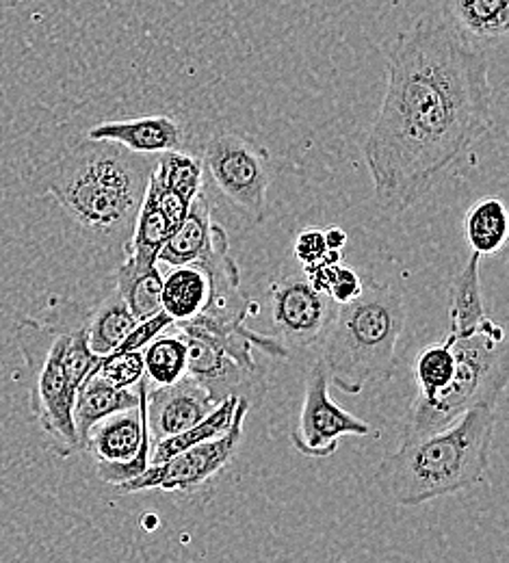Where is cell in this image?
<instances>
[{
    "mask_svg": "<svg viewBox=\"0 0 509 563\" xmlns=\"http://www.w3.org/2000/svg\"><path fill=\"white\" fill-rule=\"evenodd\" d=\"M464 234L473 252L495 256L508 241V209L501 198L486 196L477 200L464 217Z\"/></svg>",
    "mask_w": 509,
    "mask_h": 563,
    "instance_id": "obj_23",
    "label": "cell"
},
{
    "mask_svg": "<svg viewBox=\"0 0 509 563\" xmlns=\"http://www.w3.org/2000/svg\"><path fill=\"white\" fill-rule=\"evenodd\" d=\"M386 71L364 161L379 207L406 211L490 129V62L442 15H425L392 40Z\"/></svg>",
    "mask_w": 509,
    "mask_h": 563,
    "instance_id": "obj_1",
    "label": "cell"
},
{
    "mask_svg": "<svg viewBox=\"0 0 509 563\" xmlns=\"http://www.w3.org/2000/svg\"><path fill=\"white\" fill-rule=\"evenodd\" d=\"M137 319L129 310L124 297L115 288L109 292L87 317V343L96 355L113 352L126 334L135 328Z\"/></svg>",
    "mask_w": 509,
    "mask_h": 563,
    "instance_id": "obj_22",
    "label": "cell"
},
{
    "mask_svg": "<svg viewBox=\"0 0 509 563\" xmlns=\"http://www.w3.org/2000/svg\"><path fill=\"white\" fill-rule=\"evenodd\" d=\"M272 323L280 339L292 347H312L321 343L334 321L339 303L317 290L303 272L283 274L272 282Z\"/></svg>",
    "mask_w": 509,
    "mask_h": 563,
    "instance_id": "obj_11",
    "label": "cell"
},
{
    "mask_svg": "<svg viewBox=\"0 0 509 563\" xmlns=\"http://www.w3.org/2000/svg\"><path fill=\"white\" fill-rule=\"evenodd\" d=\"M118 290L124 297L129 310L137 321L147 319L161 310V286H163V276L158 265L137 272L129 267L126 263L120 265L118 269Z\"/></svg>",
    "mask_w": 509,
    "mask_h": 563,
    "instance_id": "obj_27",
    "label": "cell"
},
{
    "mask_svg": "<svg viewBox=\"0 0 509 563\" xmlns=\"http://www.w3.org/2000/svg\"><path fill=\"white\" fill-rule=\"evenodd\" d=\"M209 278V301L193 323L221 332H247L245 319L250 314V299L241 290L239 267L230 254V241L218 221L211 223V234L204 252L196 261Z\"/></svg>",
    "mask_w": 509,
    "mask_h": 563,
    "instance_id": "obj_12",
    "label": "cell"
},
{
    "mask_svg": "<svg viewBox=\"0 0 509 563\" xmlns=\"http://www.w3.org/2000/svg\"><path fill=\"white\" fill-rule=\"evenodd\" d=\"M364 282L361 280V276L336 263L334 269H332V278H330V286H328V295L336 301V303H345V301H352L356 299L361 292H363Z\"/></svg>",
    "mask_w": 509,
    "mask_h": 563,
    "instance_id": "obj_32",
    "label": "cell"
},
{
    "mask_svg": "<svg viewBox=\"0 0 509 563\" xmlns=\"http://www.w3.org/2000/svg\"><path fill=\"white\" fill-rule=\"evenodd\" d=\"M211 223H213L211 202H209L207 194L200 191L191 200L180 225L169 234V239L161 247L158 265L178 267V265L196 263L209 243Z\"/></svg>",
    "mask_w": 509,
    "mask_h": 563,
    "instance_id": "obj_20",
    "label": "cell"
},
{
    "mask_svg": "<svg viewBox=\"0 0 509 563\" xmlns=\"http://www.w3.org/2000/svg\"><path fill=\"white\" fill-rule=\"evenodd\" d=\"M406 299L392 284L364 282L363 292L339 303L321 339L328 377L350 395L384 384L397 368V345L406 328Z\"/></svg>",
    "mask_w": 509,
    "mask_h": 563,
    "instance_id": "obj_5",
    "label": "cell"
},
{
    "mask_svg": "<svg viewBox=\"0 0 509 563\" xmlns=\"http://www.w3.org/2000/svg\"><path fill=\"white\" fill-rule=\"evenodd\" d=\"M236 404H239V397H228L223 399L221 404L215 406V410L204 417L202 421L191 424L189 429L176 433V435H169V438H163V440H156L152 442L154 446L150 449V466L152 464H158L171 455H176L178 451H185L193 444H200L204 440H211V438H218L223 431L230 429L232 419H234V410H236Z\"/></svg>",
    "mask_w": 509,
    "mask_h": 563,
    "instance_id": "obj_24",
    "label": "cell"
},
{
    "mask_svg": "<svg viewBox=\"0 0 509 563\" xmlns=\"http://www.w3.org/2000/svg\"><path fill=\"white\" fill-rule=\"evenodd\" d=\"M209 301V278L196 263L171 267L161 286V308L182 323L204 310Z\"/></svg>",
    "mask_w": 509,
    "mask_h": 563,
    "instance_id": "obj_21",
    "label": "cell"
},
{
    "mask_svg": "<svg viewBox=\"0 0 509 563\" xmlns=\"http://www.w3.org/2000/svg\"><path fill=\"white\" fill-rule=\"evenodd\" d=\"M152 174L163 187H167L171 194L180 196L189 205L202 191V158L182 150H167L158 154Z\"/></svg>",
    "mask_w": 509,
    "mask_h": 563,
    "instance_id": "obj_25",
    "label": "cell"
},
{
    "mask_svg": "<svg viewBox=\"0 0 509 563\" xmlns=\"http://www.w3.org/2000/svg\"><path fill=\"white\" fill-rule=\"evenodd\" d=\"M96 371L120 388H133L146 375L144 368V353L142 352H111L100 355Z\"/></svg>",
    "mask_w": 509,
    "mask_h": 563,
    "instance_id": "obj_29",
    "label": "cell"
},
{
    "mask_svg": "<svg viewBox=\"0 0 509 563\" xmlns=\"http://www.w3.org/2000/svg\"><path fill=\"white\" fill-rule=\"evenodd\" d=\"M479 261L482 256L473 252L466 265L451 282L449 317H451V334L455 336H468L475 332H488L497 328V323L486 314L482 280H479Z\"/></svg>",
    "mask_w": 509,
    "mask_h": 563,
    "instance_id": "obj_18",
    "label": "cell"
},
{
    "mask_svg": "<svg viewBox=\"0 0 509 563\" xmlns=\"http://www.w3.org/2000/svg\"><path fill=\"white\" fill-rule=\"evenodd\" d=\"M453 339L455 371L428 404H412L403 442L432 435L479 404H497L509 382V352L501 325Z\"/></svg>",
    "mask_w": 509,
    "mask_h": 563,
    "instance_id": "obj_6",
    "label": "cell"
},
{
    "mask_svg": "<svg viewBox=\"0 0 509 563\" xmlns=\"http://www.w3.org/2000/svg\"><path fill=\"white\" fill-rule=\"evenodd\" d=\"M187 347L189 355L185 375L200 382L215 404H221L228 397L250 399V393L258 384V368H245L230 355L191 336H187Z\"/></svg>",
    "mask_w": 509,
    "mask_h": 563,
    "instance_id": "obj_14",
    "label": "cell"
},
{
    "mask_svg": "<svg viewBox=\"0 0 509 563\" xmlns=\"http://www.w3.org/2000/svg\"><path fill=\"white\" fill-rule=\"evenodd\" d=\"M87 140L111 141L140 154H163L167 150L182 147L185 131L169 115H146L135 120L102 122L89 129Z\"/></svg>",
    "mask_w": 509,
    "mask_h": 563,
    "instance_id": "obj_15",
    "label": "cell"
},
{
    "mask_svg": "<svg viewBox=\"0 0 509 563\" xmlns=\"http://www.w3.org/2000/svg\"><path fill=\"white\" fill-rule=\"evenodd\" d=\"M215 406L209 390L189 375H182L174 384L147 386L146 419L152 442L189 429L209 417Z\"/></svg>",
    "mask_w": 509,
    "mask_h": 563,
    "instance_id": "obj_13",
    "label": "cell"
},
{
    "mask_svg": "<svg viewBox=\"0 0 509 563\" xmlns=\"http://www.w3.org/2000/svg\"><path fill=\"white\" fill-rule=\"evenodd\" d=\"M174 232V225L169 217L163 211L156 191L147 183L146 196L142 200V207L135 217L131 239L126 243V265L144 272L154 265H158V252Z\"/></svg>",
    "mask_w": 509,
    "mask_h": 563,
    "instance_id": "obj_19",
    "label": "cell"
},
{
    "mask_svg": "<svg viewBox=\"0 0 509 563\" xmlns=\"http://www.w3.org/2000/svg\"><path fill=\"white\" fill-rule=\"evenodd\" d=\"M455 371V353H453V339L446 334L442 343H434L421 350L414 362V377H417V404H428L436 397L438 393L451 382Z\"/></svg>",
    "mask_w": 509,
    "mask_h": 563,
    "instance_id": "obj_28",
    "label": "cell"
},
{
    "mask_svg": "<svg viewBox=\"0 0 509 563\" xmlns=\"http://www.w3.org/2000/svg\"><path fill=\"white\" fill-rule=\"evenodd\" d=\"M497 422V404H479L432 435L403 442L375 471L386 500L417 507L482 484Z\"/></svg>",
    "mask_w": 509,
    "mask_h": 563,
    "instance_id": "obj_3",
    "label": "cell"
},
{
    "mask_svg": "<svg viewBox=\"0 0 509 563\" xmlns=\"http://www.w3.org/2000/svg\"><path fill=\"white\" fill-rule=\"evenodd\" d=\"M147 377L140 379V404L96 422L85 440V451L96 457L98 477L115 488L137 479L150 466L152 438L146 419Z\"/></svg>",
    "mask_w": 509,
    "mask_h": 563,
    "instance_id": "obj_8",
    "label": "cell"
},
{
    "mask_svg": "<svg viewBox=\"0 0 509 563\" xmlns=\"http://www.w3.org/2000/svg\"><path fill=\"white\" fill-rule=\"evenodd\" d=\"M475 46L501 42L509 31V0H444L440 13Z\"/></svg>",
    "mask_w": 509,
    "mask_h": 563,
    "instance_id": "obj_17",
    "label": "cell"
},
{
    "mask_svg": "<svg viewBox=\"0 0 509 563\" xmlns=\"http://www.w3.org/2000/svg\"><path fill=\"white\" fill-rule=\"evenodd\" d=\"M154 165L156 154L87 140L53 163L46 191L85 230L122 239L133 230Z\"/></svg>",
    "mask_w": 509,
    "mask_h": 563,
    "instance_id": "obj_4",
    "label": "cell"
},
{
    "mask_svg": "<svg viewBox=\"0 0 509 563\" xmlns=\"http://www.w3.org/2000/svg\"><path fill=\"white\" fill-rule=\"evenodd\" d=\"M202 165L223 200L250 221H263L272 185L269 152L256 141L223 131L202 147Z\"/></svg>",
    "mask_w": 509,
    "mask_h": 563,
    "instance_id": "obj_7",
    "label": "cell"
},
{
    "mask_svg": "<svg viewBox=\"0 0 509 563\" xmlns=\"http://www.w3.org/2000/svg\"><path fill=\"white\" fill-rule=\"evenodd\" d=\"M98 366V364H96ZM140 404V384L133 388H120L104 379L96 368L85 377V382L76 390L74 399L73 419L80 451L85 449V440L89 429L120 410L135 408Z\"/></svg>",
    "mask_w": 509,
    "mask_h": 563,
    "instance_id": "obj_16",
    "label": "cell"
},
{
    "mask_svg": "<svg viewBox=\"0 0 509 563\" xmlns=\"http://www.w3.org/2000/svg\"><path fill=\"white\" fill-rule=\"evenodd\" d=\"M144 353V368H146L147 382H154L156 386L174 384L187 373V336L182 332L178 334H158L152 339Z\"/></svg>",
    "mask_w": 509,
    "mask_h": 563,
    "instance_id": "obj_26",
    "label": "cell"
},
{
    "mask_svg": "<svg viewBox=\"0 0 509 563\" xmlns=\"http://www.w3.org/2000/svg\"><path fill=\"white\" fill-rule=\"evenodd\" d=\"M171 325H174V319L161 308L156 314L137 321L135 328L126 334V339L113 352H142L152 339H156L161 332H165Z\"/></svg>",
    "mask_w": 509,
    "mask_h": 563,
    "instance_id": "obj_31",
    "label": "cell"
},
{
    "mask_svg": "<svg viewBox=\"0 0 509 563\" xmlns=\"http://www.w3.org/2000/svg\"><path fill=\"white\" fill-rule=\"evenodd\" d=\"M323 236H325L328 250H334V252H341L347 243V234L341 228H328V230H323Z\"/></svg>",
    "mask_w": 509,
    "mask_h": 563,
    "instance_id": "obj_33",
    "label": "cell"
},
{
    "mask_svg": "<svg viewBox=\"0 0 509 563\" xmlns=\"http://www.w3.org/2000/svg\"><path fill=\"white\" fill-rule=\"evenodd\" d=\"M370 424L345 412L330 399V377L323 362H314L306 377V393L297 424L292 427V446L312 460H328L339 451L343 435H368Z\"/></svg>",
    "mask_w": 509,
    "mask_h": 563,
    "instance_id": "obj_10",
    "label": "cell"
},
{
    "mask_svg": "<svg viewBox=\"0 0 509 563\" xmlns=\"http://www.w3.org/2000/svg\"><path fill=\"white\" fill-rule=\"evenodd\" d=\"M247 412H250V399L239 397L234 419L228 431H223L218 438L193 444L185 451H178L176 455L158 464L147 466L137 479L120 486L118 490L122 494L144 493V490L189 494L198 490L202 484L215 477L219 471L234 457L243 438V422Z\"/></svg>",
    "mask_w": 509,
    "mask_h": 563,
    "instance_id": "obj_9",
    "label": "cell"
},
{
    "mask_svg": "<svg viewBox=\"0 0 509 563\" xmlns=\"http://www.w3.org/2000/svg\"><path fill=\"white\" fill-rule=\"evenodd\" d=\"M292 256L299 263L301 272H308L321 263H339L341 261V252L328 250L323 230H319V228H306L297 234V239L292 243Z\"/></svg>",
    "mask_w": 509,
    "mask_h": 563,
    "instance_id": "obj_30",
    "label": "cell"
},
{
    "mask_svg": "<svg viewBox=\"0 0 509 563\" xmlns=\"http://www.w3.org/2000/svg\"><path fill=\"white\" fill-rule=\"evenodd\" d=\"M89 308L74 299H53L40 317L15 325V343L31 382V412L59 457L80 451L73 408L78 386L96 368L100 355L87 343Z\"/></svg>",
    "mask_w": 509,
    "mask_h": 563,
    "instance_id": "obj_2",
    "label": "cell"
}]
</instances>
